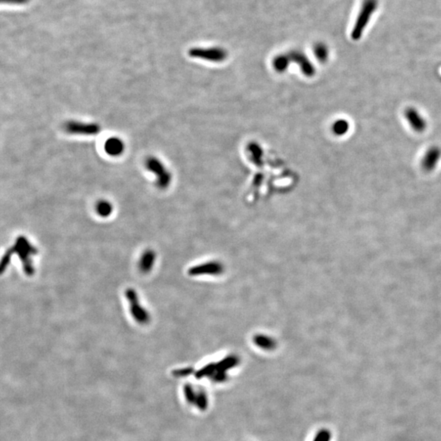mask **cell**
<instances>
[{
    "mask_svg": "<svg viewBox=\"0 0 441 441\" xmlns=\"http://www.w3.org/2000/svg\"><path fill=\"white\" fill-rule=\"evenodd\" d=\"M313 52H314V56L316 57L317 60L321 63L326 62L327 60L329 58V48L323 43H318L314 45Z\"/></svg>",
    "mask_w": 441,
    "mask_h": 441,
    "instance_id": "15",
    "label": "cell"
},
{
    "mask_svg": "<svg viewBox=\"0 0 441 441\" xmlns=\"http://www.w3.org/2000/svg\"><path fill=\"white\" fill-rule=\"evenodd\" d=\"M146 168L157 176V185L160 189H166L172 181V175L160 160L150 157L146 161Z\"/></svg>",
    "mask_w": 441,
    "mask_h": 441,
    "instance_id": "4",
    "label": "cell"
},
{
    "mask_svg": "<svg viewBox=\"0 0 441 441\" xmlns=\"http://www.w3.org/2000/svg\"><path fill=\"white\" fill-rule=\"evenodd\" d=\"M332 132L336 136H342L348 133L350 129V124L348 120L344 119L336 120L332 125Z\"/></svg>",
    "mask_w": 441,
    "mask_h": 441,
    "instance_id": "14",
    "label": "cell"
},
{
    "mask_svg": "<svg viewBox=\"0 0 441 441\" xmlns=\"http://www.w3.org/2000/svg\"><path fill=\"white\" fill-rule=\"evenodd\" d=\"M289 56L291 61L298 64L300 67L301 71L306 77L311 78L315 75V67L310 61V59L306 56L303 52L299 51H292L289 52Z\"/></svg>",
    "mask_w": 441,
    "mask_h": 441,
    "instance_id": "7",
    "label": "cell"
},
{
    "mask_svg": "<svg viewBox=\"0 0 441 441\" xmlns=\"http://www.w3.org/2000/svg\"><path fill=\"white\" fill-rule=\"evenodd\" d=\"M96 214L101 218H107L112 214L113 207L112 204L109 203L108 201L101 200L100 202L97 203L96 205Z\"/></svg>",
    "mask_w": 441,
    "mask_h": 441,
    "instance_id": "16",
    "label": "cell"
},
{
    "mask_svg": "<svg viewBox=\"0 0 441 441\" xmlns=\"http://www.w3.org/2000/svg\"><path fill=\"white\" fill-rule=\"evenodd\" d=\"M441 158V150L437 146H432L427 150L422 160V167L425 171L431 172L437 168Z\"/></svg>",
    "mask_w": 441,
    "mask_h": 441,
    "instance_id": "9",
    "label": "cell"
},
{
    "mask_svg": "<svg viewBox=\"0 0 441 441\" xmlns=\"http://www.w3.org/2000/svg\"><path fill=\"white\" fill-rule=\"evenodd\" d=\"M27 0H6V2H18V3H23L26 2Z\"/></svg>",
    "mask_w": 441,
    "mask_h": 441,
    "instance_id": "18",
    "label": "cell"
},
{
    "mask_svg": "<svg viewBox=\"0 0 441 441\" xmlns=\"http://www.w3.org/2000/svg\"><path fill=\"white\" fill-rule=\"evenodd\" d=\"M11 250L12 254H17L19 258H21L24 270L26 275H33L35 270L31 257L37 254V249L33 245H31V243L26 238L20 236L17 238L16 244Z\"/></svg>",
    "mask_w": 441,
    "mask_h": 441,
    "instance_id": "1",
    "label": "cell"
},
{
    "mask_svg": "<svg viewBox=\"0 0 441 441\" xmlns=\"http://www.w3.org/2000/svg\"><path fill=\"white\" fill-rule=\"evenodd\" d=\"M12 252L11 249L8 250V251L6 253L3 258L2 259V263H1V273L4 272L5 269L7 267V265L9 264L10 258H11V256H12Z\"/></svg>",
    "mask_w": 441,
    "mask_h": 441,
    "instance_id": "17",
    "label": "cell"
},
{
    "mask_svg": "<svg viewBox=\"0 0 441 441\" xmlns=\"http://www.w3.org/2000/svg\"><path fill=\"white\" fill-rule=\"evenodd\" d=\"M247 151L249 154V158L254 165L260 166L263 164V150L256 142H251L247 146Z\"/></svg>",
    "mask_w": 441,
    "mask_h": 441,
    "instance_id": "12",
    "label": "cell"
},
{
    "mask_svg": "<svg viewBox=\"0 0 441 441\" xmlns=\"http://www.w3.org/2000/svg\"><path fill=\"white\" fill-rule=\"evenodd\" d=\"M64 128L69 133L80 134V135H96L101 130L100 126L95 123H82L77 121L67 122Z\"/></svg>",
    "mask_w": 441,
    "mask_h": 441,
    "instance_id": "6",
    "label": "cell"
},
{
    "mask_svg": "<svg viewBox=\"0 0 441 441\" xmlns=\"http://www.w3.org/2000/svg\"><path fill=\"white\" fill-rule=\"evenodd\" d=\"M404 116L411 129L417 132H423L427 129V121L416 109H407L404 112Z\"/></svg>",
    "mask_w": 441,
    "mask_h": 441,
    "instance_id": "8",
    "label": "cell"
},
{
    "mask_svg": "<svg viewBox=\"0 0 441 441\" xmlns=\"http://www.w3.org/2000/svg\"><path fill=\"white\" fill-rule=\"evenodd\" d=\"M126 298L129 301L130 306V312L132 316L140 324H147L150 322V314L144 309L140 304L138 296L135 290L132 289H128L126 290Z\"/></svg>",
    "mask_w": 441,
    "mask_h": 441,
    "instance_id": "3",
    "label": "cell"
},
{
    "mask_svg": "<svg viewBox=\"0 0 441 441\" xmlns=\"http://www.w3.org/2000/svg\"><path fill=\"white\" fill-rule=\"evenodd\" d=\"M291 62L289 54L277 55L272 60L273 69L278 73H284Z\"/></svg>",
    "mask_w": 441,
    "mask_h": 441,
    "instance_id": "13",
    "label": "cell"
},
{
    "mask_svg": "<svg viewBox=\"0 0 441 441\" xmlns=\"http://www.w3.org/2000/svg\"><path fill=\"white\" fill-rule=\"evenodd\" d=\"M155 261V252L152 250H146L142 256H141L140 263H139V268L142 273L150 272L152 269L154 263Z\"/></svg>",
    "mask_w": 441,
    "mask_h": 441,
    "instance_id": "11",
    "label": "cell"
},
{
    "mask_svg": "<svg viewBox=\"0 0 441 441\" xmlns=\"http://www.w3.org/2000/svg\"><path fill=\"white\" fill-rule=\"evenodd\" d=\"M189 55L193 58L217 63L225 61L228 56L227 52L224 48L219 47H193L189 51Z\"/></svg>",
    "mask_w": 441,
    "mask_h": 441,
    "instance_id": "2",
    "label": "cell"
},
{
    "mask_svg": "<svg viewBox=\"0 0 441 441\" xmlns=\"http://www.w3.org/2000/svg\"><path fill=\"white\" fill-rule=\"evenodd\" d=\"M375 0H366L364 2L362 11L357 19L356 23L352 31V37L353 40H359L361 37L362 33L364 31V27L368 24V20L376 8Z\"/></svg>",
    "mask_w": 441,
    "mask_h": 441,
    "instance_id": "5",
    "label": "cell"
},
{
    "mask_svg": "<svg viewBox=\"0 0 441 441\" xmlns=\"http://www.w3.org/2000/svg\"><path fill=\"white\" fill-rule=\"evenodd\" d=\"M105 150L108 155L117 156L122 154L125 150V145L120 139L112 137L106 141L105 144Z\"/></svg>",
    "mask_w": 441,
    "mask_h": 441,
    "instance_id": "10",
    "label": "cell"
}]
</instances>
